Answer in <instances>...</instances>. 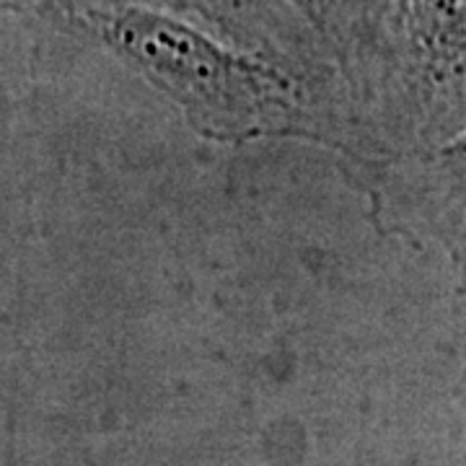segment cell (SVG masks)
I'll list each match as a JSON object with an SVG mask.
<instances>
[{
  "label": "cell",
  "mask_w": 466,
  "mask_h": 466,
  "mask_svg": "<svg viewBox=\"0 0 466 466\" xmlns=\"http://www.w3.org/2000/svg\"><path fill=\"white\" fill-rule=\"evenodd\" d=\"M88 29L143 70L208 137L241 143L272 135L321 140L329 122L278 67L223 47L179 21L116 0H84Z\"/></svg>",
  "instance_id": "6da1fadb"
}]
</instances>
